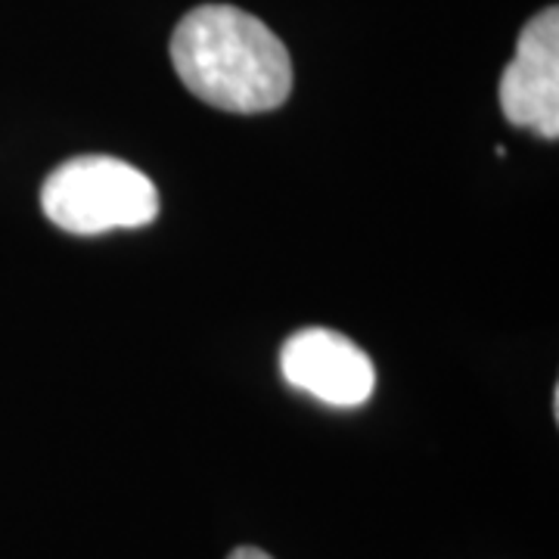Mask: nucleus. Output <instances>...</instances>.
<instances>
[{
	"label": "nucleus",
	"mask_w": 559,
	"mask_h": 559,
	"mask_svg": "<svg viewBox=\"0 0 559 559\" xmlns=\"http://www.w3.org/2000/svg\"><path fill=\"white\" fill-rule=\"evenodd\" d=\"M171 62L193 97L224 112H271L293 91V60L283 40L227 3L197 7L178 22Z\"/></svg>",
	"instance_id": "obj_1"
},
{
	"label": "nucleus",
	"mask_w": 559,
	"mask_h": 559,
	"mask_svg": "<svg viewBox=\"0 0 559 559\" xmlns=\"http://www.w3.org/2000/svg\"><path fill=\"white\" fill-rule=\"evenodd\" d=\"M227 559H274V557H267V554L259 550V547H237V550H234Z\"/></svg>",
	"instance_id": "obj_5"
},
{
	"label": "nucleus",
	"mask_w": 559,
	"mask_h": 559,
	"mask_svg": "<svg viewBox=\"0 0 559 559\" xmlns=\"http://www.w3.org/2000/svg\"><path fill=\"white\" fill-rule=\"evenodd\" d=\"M280 370L293 389L333 407H358L377 385V370L367 352L323 326L293 333L280 352Z\"/></svg>",
	"instance_id": "obj_4"
},
{
	"label": "nucleus",
	"mask_w": 559,
	"mask_h": 559,
	"mask_svg": "<svg viewBox=\"0 0 559 559\" xmlns=\"http://www.w3.org/2000/svg\"><path fill=\"white\" fill-rule=\"evenodd\" d=\"M40 209L66 234L94 237L106 230L146 227L159 215L153 180L112 156L62 162L40 187Z\"/></svg>",
	"instance_id": "obj_2"
},
{
	"label": "nucleus",
	"mask_w": 559,
	"mask_h": 559,
	"mask_svg": "<svg viewBox=\"0 0 559 559\" xmlns=\"http://www.w3.org/2000/svg\"><path fill=\"white\" fill-rule=\"evenodd\" d=\"M500 109L510 124L559 134V13L540 10L516 38V53L500 75Z\"/></svg>",
	"instance_id": "obj_3"
}]
</instances>
